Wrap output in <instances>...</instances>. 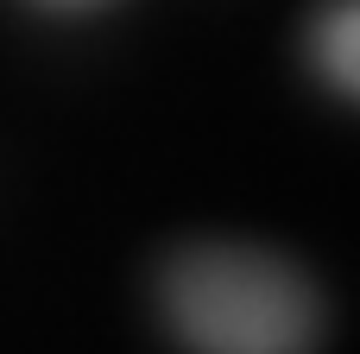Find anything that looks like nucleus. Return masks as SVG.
<instances>
[{
	"label": "nucleus",
	"instance_id": "nucleus-1",
	"mask_svg": "<svg viewBox=\"0 0 360 354\" xmlns=\"http://www.w3.org/2000/svg\"><path fill=\"white\" fill-rule=\"evenodd\" d=\"M158 310L190 354H310L323 336L316 285L247 241H196L171 253Z\"/></svg>",
	"mask_w": 360,
	"mask_h": 354
},
{
	"label": "nucleus",
	"instance_id": "nucleus-2",
	"mask_svg": "<svg viewBox=\"0 0 360 354\" xmlns=\"http://www.w3.org/2000/svg\"><path fill=\"white\" fill-rule=\"evenodd\" d=\"M310 63L329 89L354 95L360 89V6L354 0H329L310 25Z\"/></svg>",
	"mask_w": 360,
	"mask_h": 354
},
{
	"label": "nucleus",
	"instance_id": "nucleus-3",
	"mask_svg": "<svg viewBox=\"0 0 360 354\" xmlns=\"http://www.w3.org/2000/svg\"><path fill=\"white\" fill-rule=\"evenodd\" d=\"M38 6H57V13H76V6H101V0H38Z\"/></svg>",
	"mask_w": 360,
	"mask_h": 354
}]
</instances>
